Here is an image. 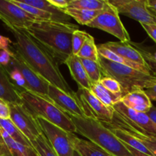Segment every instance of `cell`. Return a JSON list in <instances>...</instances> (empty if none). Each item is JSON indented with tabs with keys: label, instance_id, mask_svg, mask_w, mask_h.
Returning <instances> with one entry per match:
<instances>
[{
	"label": "cell",
	"instance_id": "1",
	"mask_svg": "<svg viewBox=\"0 0 156 156\" xmlns=\"http://www.w3.org/2000/svg\"><path fill=\"white\" fill-rule=\"evenodd\" d=\"M13 34L15 42L11 49L18 53L24 60L50 85L57 87L67 94L76 96L75 92L63 77L59 63L53 56L37 44L24 29L5 25Z\"/></svg>",
	"mask_w": 156,
	"mask_h": 156
},
{
	"label": "cell",
	"instance_id": "2",
	"mask_svg": "<svg viewBox=\"0 0 156 156\" xmlns=\"http://www.w3.org/2000/svg\"><path fill=\"white\" fill-rule=\"evenodd\" d=\"M78 29L79 26L73 23L36 21L25 30L58 63L65 64L73 55V35Z\"/></svg>",
	"mask_w": 156,
	"mask_h": 156
},
{
	"label": "cell",
	"instance_id": "3",
	"mask_svg": "<svg viewBox=\"0 0 156 156\" xmlns=\"http://www.w3.org/2000/svg\"><path fill=\"white\" fill-rule=\"evenodd\" d=\"M76 133L88 139L112 156H134L101 122L88 117H71Z\"/></svg>",
	"mask_w": 156,
	"mask_h": 156
},
{
	"label": "cell",
	"instance_id": "4",
	"mask_svg": "<svg viewBox=\"0 0 156 156\" xmlns=\"http://www.w3.org/2000/svg\"><path fill=\"white\" fill-rule=\"evenodd\" d=\"M19 94L22 105L35 118L44 119L68 133H76L69 116L59 109L50 98L20 88Z\"/></svg>",
	"mask_w": 156,
	"mask_h": 156
},
{
	"label": "cell",
	"instance_id": "5",
	"mask_svg": "<svg viewBox=\"0 0 156 156\" xmlns=\"http://www.w3.org/2000/svg\"><path fill=\"white\" fill-rule=\"evenodd\" d=\"M104 76L111 77L120 83L123 97L136 90H145L156 83V75L147 74L131 67L111 62L99 56Z\"/></svg>",
	"mask_w": 156,
	"mask_h": 156
},
{
	"label": "cell",
	"instance_id": "6",
	"mask_svg": "<svg viewBox=\"0 0 156 156\" xmlns=\"http://www.w3.org/2000/svg\"><path fill=\"white\" fill-rule=\"evenodd\" d=\"M120 14L115 7L108 1L106 7L101 10L97 17L87 26L100 29L107 33L112 34L121 42H129V34L122 23Z\"/></svg>",
	"mask_w": 156,
	"mask_h": 156
},
{
	"label": "cell",
	"instance_id": "7",
	"mask_svg": "<svg viewBox=\"0 0 156 156\" xmlns=\"http://www.w3.org/2000/svg\"><path fill=\"white\" fill-rule=\"evenodd\" d=\"M12 51V60L9 65L17 69L22 75L25 81V88L24 90L48 98V88L50 84L38 75L18 53L14 50Z\"/></svg>",
	"mask_w": 156,
	"mask_h": 156
},
{
	"label": "cell",
	"instance_id": "8",
	"mask_svg": "<svg viewBox=\"0 0 156 156\" xmlns=\"http://www.w3.org/2000/svg\"><path fill=\"white\" fill-rule=\"evenodd\" d=\"M79 101L84 110L85 117L103 123H111L114 119V108L105 106L90 90L79 87L76 92Z\"/></svg>",
	"mask_w": 156,
	"mask_h": 156
},
{
	"label": "cell",
	"instance_id": "9",
	"mask_svg": "<svg viewBox=\"0 0 156 156\" xmlns=\"http://www.w3.org/2000/svg\"><path fill=\"white\" fill-rule=\"evenodd\" d=\"M10 120L32 144L42 133L43 129L35 118L22 104H9Z\"/></svg>",
	"mask_w": 156,
	"mask_h": 156
},
{
	"label": "cell",
	"instance_id": "10",
	"mask_svg": "<svg viewBox=\"0 0 156 156\" xmlns=\"http://www.w3.org/2000/svg\"><path fill=\"white\" fill-rule=\"evenodd\" d=\"M57 156H74L73 134L42 118H37Z\"/></svg>",
	"mask_w": 156,
	"mask_h": 156
},
{
	"label": "cell",
	"instance_id": "11",
	"mask_svg": "<svg viewBox=\"0 0 156 156\" xmlns=\"http://www.w3.org/2000/svg\"><path fill=\"white\" fill-rule=\"evenodd\" d=\"M0 20L4 25L24 30L28 28L34 21H39L11 0H0Z\"/></svg>",
	"mask_w": 156,
	"mask_h": 156
},
{
	"label": "cell",
	"instance_id": "12",
	"mask_svg": "<svg viewBox=\"0 0 156 156\" xmlns=\"http://www.w3.org/2000/svg\"><path fill=\"white\" fill-rule=\"evenodd\" d=\"M119 14L139 21L140 24H156V18L147 8L146 0H108Z\"/></svg>",
	"mask_w": 156,
	"mask_h": 156
},
{
	"label": "cell",
	"instance_id": "13",
	"mask_svg": "<svg viewBox=\"0 0 156 156\" xmlns=\"http://www.w3.org/2000/svg\"><path fill=\"white\" fill-rule=\"evenodd\" d=\"M48 98L57 107L71 117H86L77 94L72 96L53 85H49Z\"/></svg>",
	"mask_w": 156,
	"mask_h": 156
},
{
	"label": "cell",
	"instance_id": "14",
	"mask_svg": "<svg viewBox=\"0 0 156 156\" xmlns=\"http://www.w3.org/2000/svg\"><path fill=\"white\" fill-rule=\"evenodd\" d=\"M113 108L119 115L138 128L140 130L156 136V125L149 118L146 113L137 112L129 109L121 101L116 104Z\"/></svg>",
	"mask_w": 156,
	"mask_h": 156
},
{
	"label": "cell",
	"instance_id": "15",
	"mask_svg": "<svg viewBox=\"0 0 156 156\" xmlns=\"http://www.w3.org/2000/svg\"><path fill=\"white\" fill-rule=\"evenodd\" d=\"M109 126H114V127L120 128L136 138L138 139L148 149L149 152L154 156H156V136H155L149 135V134L143 133V131L140 130L138 128L136 127L133 124H131L129 121L123 119L121 116L119 115L115 111H114V116L112 122L111 123H105Z\"/></svg>",
	"mask_w": 156,
	"mask_h": 156
},
{
	"label": "cell",
	"instance_id": "16",
	"mask_svg": "<svg viewBox=\"0 0 156 156\" xmlns=\"http://www.w3.org/2000/svg\"><path fill=\"white\" fill-rule=\"evenodd\" d=\"M101 45L108 50H111L114 53L120 55V56H123V58L132 62H136L140 65L143 66L145 67L150 69L145 61L144 58L142 56L141 53L132 44V42H114V41H110V42L101 44Z\"/></svg>",
	"mask_w": 156,
	"mask_h": 156
},
{
	"label": "cell",
	"instance_id": "17",
	"mask_svg": "<svg viewBox=\"0 0 156 156\" xmlns=\"http://www.w3.org/2000/svg\"><path fill=\"white\" fill-rule=\"evenodd\" d=\"M0 98L9 104H22L19 94V88L11 79L9 72L0 64Z\"/></svg>",
	"mask_w": 156,
	"mask_h": 156
},
{
	"label": "cell",
	"instance_id": "18",
	"mask_svg": "<svg viewBox=\"0 0 156 156\" xmlns=\"http://www.w3.org/2000/svg\"><path fill=\"white\" fill-rule=\"evenodd\" d=\"M121 102L129 109L141 113H147L153 106L144 90H136L125 94Z\"/></svg>",
	"mask_w": 156,
	"mask_h": 156
},
{
	"label": "cell",
	"instance_id": "19",
	"mask_svg": "<svg viewBox=\"0 0 156 156\" xmlns=\"http://www.w3.org/2000/svg\"><path fill=\"white\" fill-rule=\"evenodd\" d=\"M66 65L69 69L70 74L73 79L76 81L79 87L90 90L91 87V82L87 75L86 71L82 63L81 59L78 56L72 55L65 62Z\"/></svg>",
	"mask_w": 156,
	"mask_h": 156
},
{
	"label": "cell",
	"instance_id": "20",
	"mask_svg": "<svg viewBox=\"0 0 156 156\" xmlns=\"http://www.w3.org/2000/svg\"><path fill=\"white\" fill-rule=\"evenodd\" d=\"M72 140L74 150L81 156H110L108 152L92 142L79 139L74 133Z\"/></svg>",
	"mask_w": 156,
	"mask_h": 156
},
{
	"label": "cell",
	"instance_id": "21",
	"mask_svg": "<svg viewBox=\"0 0 156 156\" xmlns=\"http://www.w3.org/2000/svg\"><path fill=\"white\" fill-rule=\"evenodd\" d=\"M97 47H98V50L99 55H100L101 56H102V57L111 61V62H117V63L122 64V65L131 67V68L134 69L139 70V71H141L143 72V73H147V74L156 75L150 69L143 66L142 65H140V64L136 63V62H132V61L129 60V59H125V58H123V56H120V55L114 53V52L111 51V50L102 47L101 44L97 45Z\"/></svg>",
	"mask_w": 156,
	"mask_h": 156
},
{
	"label": "cell",
	"instance_id": "22",
	"mask_svg": "<svg viewBox=\"0 0 156 156\" xmlns=\"http://www.w3.org/2000/svg\"><path fill=\"white\" fill-rule=\"evenodd\" d=\"M22 2L29 5L37 8V9L50 13L54 16L57 22L70 23L69 21L71 18L66 13L65 11L63 9L56 8V6L49 2L48 0H23Z\"/></svg>",
	"mask_w": 156,
	"mask_h": 156
},
{
	"label": "cell",
	"instance_id": "23",
	"mask_svg": "<svg viewBox=\"0 0 156 156\" xmlns=\"http://www.w3.org/2000/svg\"><path fill=\"white\" fill-rule=\"evenodd\" d=\"M113 133L115 135V136L117 137L118 140H120L124 144L127 145V146H130V147L133 148L134 149L137 151H140V152H143V153L146 154V155H149L151 156H154L149 151V149L138 140V139L136 138L135 136H133V135H131L130 133H129L128 132H126V130L123 129H120V128L117 127H114V126H109L108 124H105L104 123Z\"/></svg>",
	"mask_w": 156,
	"mask_h": 156
},
{
	"label": "cell",
	"instance_id": "24",
	"mask_svg": "<svg viewBox=\"0 0 156 156\" xmlns=\"http://www.w3.org/2000/svg\"><path fill=\"white\" fill-rule=\"evenodd\" d=\"M90 91L96 98L99 99L105 106L113 108L114 105L121 101L123 95L120 94H114L105 88L100 82L92 84Z\"/></svg>",
	"mask_w": 156,
	"mask_h": 156
},
{
	"label": "cell",
	"instance_id": "25",
	"mask_svg": "<svg viewBox=\"0 0 156 156\" xmlns=\"http://www.w3.org/2000/svg\"><path fill=\"white\" fill-rule=\"evenodd\" d=\"M64 11L70 18L76 20L79 24L86 26L90 22H91L94 18L97 17L101 12V11H90L85 9H74L70 7H68Z\"/></svg>",
	"mask_w": 156,
	"mask_h": 156
},
{
	"label": "cell",
	"instance_id": "26",
	"mask_svg": "<svg viewBox=\"0 0 156 156\" xmlns=\"http://www.w3.org/2000/svg\"><path fill=\"white\" fill-rule=\"evenodd\" d=\"M0 126L9 134V136L15 142L20 143V144L24 145L25 146H27V147L34 149L30 142L24 136V134L18 129V127L14 124L13 122L10 119H9V120L0 119Z\"/></svg>",
	"mask_w": 156,
	"mask_h": 156
},
{
	"label": "cell",
	"instance_id": "27",
	"mask_svg": "<svg viewBox=\"0 0 156 156\" xmlns=\"http://www.w3.org/2000/svg\"><path fill=\"white\" fill-rule=\"evenodd\" d=\"M80 59L91 84L100 82L104 77V75L99 62L87 59Z\"/></svg>",
	"mask_w": 156,
	"mask_h": 156
},
{
	"label": "cell",
	"instance_id": "28",
	"mask_svg": "<svg viewBox=\"0 0 156 156\" xmlns=\"http://www.w3.org/2000/svg\"><path fill=\"white\" fill-rule=\"evenodd\" d=\"M108 0H69V7L90 11H101L106 7Z\"/></svg>",
	"mask_w": 156,
	"mask_h": 156
},
{
	"label": "cell",
	"instance_id": "29",
	"mask_svg": "<svg viewBox=\"0 0 156 156\" xmlns=\"http://www.w3.org/2000/svg\"><path fill=\"white\" fill-rule=\"evenodd\" d=\"M99 56L100 55H99L94 37L89 34L88 39L79 51L78 56L82 59H87L93 60L94 62H98Z\"/></svg>",
	"mask_w": 156,
	"mask_h": 156
},
{
	"label": "cell",
	"instance_id": "30",
	"mask_svg": "<svg viewBox=\"0 0 156 156\" xmlns=\"http://www.w3.org/2000/svg\"><path fill=\"white\" fill-rule=\"evenodd\" d=\"M37 156H57L45 134L42 133L32 143Z\"/></svg>",
	"mask_w": 156,
	"mask_h": 156
},
{
	"label": "cell",
	"instance_id": "31",
	"mask_svg": "<svg viewBox=\"0 0 156 156\" xmlns=\"http://www.w3.org/2000/svg\"><path fill=\"white\" fill-rule=\"evenodd\" d=\"M11 1H12L14 4L17 5L19 6L20 8H21L23 10L26 11V12H28L29 14H30L31 15L34 16L35 18H37L39 21H56L53 15L45 12V11H43L41 10V9H37V8L33 7V6L25 4V3L23 2L22 1H18V0H11Z\"/></svg>",
	"mask_w": 156,
	"mask_h": 156
},
{
	"label": "cell",
	"instance_id": "32",
	"mask_svg": "<svg viewBox=\"0 0 156 156\" xmlns=\"http://www.w3.org/2000/svg\"><path fill=\"white\" fill-rule=\"evenodd\" d=\"M132 44L141 53L142 56H143L151 70L156 74V50H152L149 47H145L136 43L132 42Z\"/></svg>",
	"mask_w": 156,
	"mask_h": 156
},
{
	"label": "cell",
	"instance_id": "33",
	"mask_svg": "<svg viewBox=\"0 0 156 156\" xmlns=\"http://www.w3.org/2000/svg\"><path fill=\"white\" fill-rule=\"evenodd\" d=\"M89 34L87 32L80 30L79 29L76 30L73 33V41H72V49H73V55L78 56L79 51L82 49V46L88 39Z\"/></svg>",
	"mask_w": 156,
	"mask_h": 156
},
{
	"label": "cell",
	"instance_id": "34",
	"mask_svg": "<svg viewBox=\"0 0 156 156\" xmlns=\"http://www.w3.org/2000/svg\"><path fill=\"white\" fill-rule=\"evenodd\" d=\"M100 83L105 88H107L108 91H111V92L114 93V94H120L123 95V94H122V88L120 83L117 80L113 79V78L104 76L101 79V80Z\"/></svg>",
	"mask_w": 156,
	"mask_h": 156
},
{
	"label": "cell",
	"instance_id": "35",
	"mask_svg": "<svg viewBox=\"0 0 156 156\" xmlns=\"http://www.w3.org/2000/svg\"><path fill=\"white\" fill-rule=\"evenodd\" d=\"M0 156H15L8 145L4 136V129L0 126Z\"/></svg>",
	"mask_w": 156,
	"mask_h": 156
},
{
	"label": "cell",
	"instance_id": "36",
	"mask_svg": "<svg viewBox=\"0 0 156 156\" xmlns=\"http://www.w3.org/2000/svg\"><path fill=\"white\" fill-rule=\"evenodd\" d=\"M11 117V111L9 103L0 98V119L9 120Z\"/></svg>",
	"mask_w": 156,
	"mask_h": 156
},
{
	"label": "cell",
	"instance_id": "37",
	"mask_svg": "<svg viewBox=\"0 0 156 156\" xmlns=\"http://www.w3.org/2000/svg\"><path fill=\"white\" fill-rule=\"evenodd\" d=\"M13 44L10 38L6 37L0 35V50H4V51L12 53V50L11 49L12 44Z\"/></svg>",
	"mask_w": 156,
	"mask_h": 156
},
{
	"label": "cell",
	"instance_id": "38",
	"mask_svg": "<svg viewBox=\"0 0 156 156\" xmlns=\"http://www.w3.org/2000/svg\"><path fill=\"white\" fill-rule=\"evenodd\" d=\"M12 53H13V51L12 53H9L4 50H0V64L3 66L7 67L12 60Z\"/></svg>",
	"mask_w": 156,
	"mask_h": 156
},
{
	"label": "cell",
	"instance_id": "39",
	"mask_svg": "<svg viewBox=\"0 0 156 156\" xmlns=\"http://www.w3.org/2000/svg\"><path fill=\"white\" fill-rule=\"evenodd\" d=\"M149 36L156 43V24H141Z\"/></svg>",
	"mask_w": 156,
	"mask_h": 156
},
{
	"label": "cell",
	"instance_id": "40",
	"mask_svg": "<svg viewBox=\"0 0 156 156\" xmlns=\"http://www.w3.org/2000/svg\"><path fill=\"white\" fill-rule=\"evenodd\" d=\"M48 1L56 8L63 10L67 9L69 5V0H48Z\"/></svg>",
	"mask_w": 156,
	"mask_h": 156
},
{
	"label": "cell",
	"instance_id": "41",
	"mask_svg": "<svg viewBox=\"0 0 156 156\" xmlns=\"http://www.w3.org/2000/svg\"><path fill=\"white\" fill-rule=\"evenodd\" d=\"M144 91L150 100L156 101V83L152 86L145 89Z\"/></svg>",
	"mask_w": 156,
	"mask_h": 156
},
{
	"label": "cell",
	"instance_id": "42",
	"mask_svg": "<svg viewBox=\"0 0 156 156\" xmlns=\"http://www.w3.org/2000/svg\"><path fill=\"white\" fill-rule=\"evenodd\" d=\"M146 5L149 12L156 18V0H146Z\"/></svg>",
	"mask_w": 156,
	"mask_h": 156
},
{
	"label": "cell",
	"instance_id": "43",
	"mask_svg": "<svg viewBox=\"0 0 156 156\" xmlns=\"http://www.w3.org/2000/svg\"><path fill=\"white\" fill-rule=\"evenodd\" d=\"M148 116L149 117V118L152 120L154 123L156 125V107L152 106L151 108V109L146 113Z\"/></svg>",
	"mask_w": 156,
	"mask_h": 156
},
{
	"label": "cell",
	"instance_id": "44",
	"mask_svg": "<svg viewBox=\"0 0 156 156\" xmlns=\"http://www.w3.org/2000/svg\"><path fill=\"white\" fill-rule=\"evenodd\" d=\"M123 144H124V143H123ZM124 145L126 146V147L127 148L128 150H129V152H130L134 156H151L149 155H146V154H145V153H143V152H140V151L136 150V149H134L133 148L130 147V146H127V145H126V144H124Z\"/></svg>",
	"mask_w": 156,
	"mask_h": 156
},
{
	"label": "cell",
	"instance_id": "45",
	"mask_svg": "<svg viewBox=\"0 0 156 156\" xmlns=\"http://www.w3.org/2000/svg\"><path fill=\"white\" fill-rule=\"evenodd\" d=\"M74 156H81L80 155H79V153H78L77 152H76V151H75V153H74Z\"/></svg>",
	"mask_w": 156,
	"mask_h": 156
},
{
	"label": "cell",
	"instance_id": "46",
	"mask_svg": "<svg viewBox=\"0 0 156 156\" xmlns=\"http://www.w3.org/2000/svg\"><path fill=\"white\" fill-rule=\"evenodd\" d=\"M110 156H112V155H110Z\"/></svg>",
	"mask_w": 156,
	"mask_h": 156
}]
</instances>
